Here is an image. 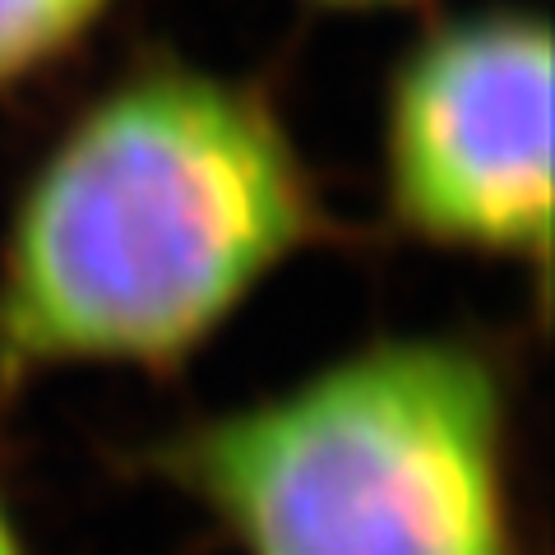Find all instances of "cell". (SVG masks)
I'll return each instance as SVG.
<instances>
[{"label":"cell","mask_w":555,"mask_h":555,"mask_svg":"<svg viewBox=\"0 0 555 555\" xmlns=\"http://www.w3.org/2000/svg\"><path fill=\"white\" fill-rule=\"evenodd\" d=\"M250 555H509L500 393L449 343H389L190 444Z\"/></svg>","instance_id":"cell-2"},{"label":"cell","mask_w":555,"mask_h":555,"mask_svg":"<svg viewBox=\"0 0 555 555\" xmlns=\"http://www.w3.org/2000/svg\"><path fill=\"white\" fill-rule=\"evenodd\" d=\"M310 228L306 177L255 98L153 75L79 120L14 218L0 357L167 361Z\"/></svg>","instance_id":"cell-1"},{"label":"cell","mask_w":555,"mask_h":555,"mask_svg":"<svg viewBox=\"0 0 555 555\" xmlns=\"http://www.w3.org/2000/svg\"><path fill=\"white\" fill-rule=\"evenodd\" d=\"M107 0H0V79L42 65L89 28Z\"/></svg>","instance_id":"cell-4"},{"label":"cell","mask_w":555,"mask_h":555,"mask_svg":"<svg viewBox=\"0 0 555 555\" xmlns=\"http://www.w3.org/2000/svg\"><path fill=\"white\" fill-rule=\"evenodd\" d=\"M0 555H20V546H14V537H10V524L0 518Z\"/></svg>","instance_id":"cell-5"},{"label":"cell","mask_w":555,"mask_h":555,"mask_svg":"<svg viewBox=\"0 0 555 555\" xmlns=\"http://www.w3.org/2000/svg\"><path fill=\"white\" fill-rule=\"evenodd\" d=\"M328 5H393V0H328Z\"/></svg>","instance_id":"cell-6"},{"label":"cell","mask_w":555,"mask_h":555,"mask_svg":"<svg viewBox=\"0 0 555 555\" xmlns=\"http://www.w3.org/2000/svg\"><path fill=\"white\" fill-rule=\"evenodd\" d=\"M393 199L416 232L542 259L551 236V33L491 14L408 61L389 116Z\"/></svg>","instance_id":"cell-3"}]
</instances>
